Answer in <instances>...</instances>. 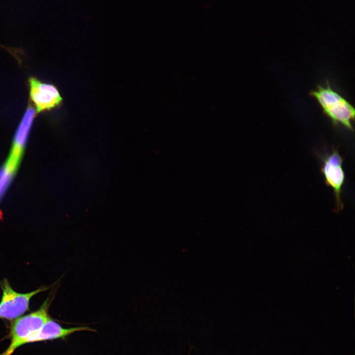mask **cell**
Masks as SVG:
<instances>
[{"instance_id":"cell-1","label":"cell","mask_w":355,"mask_h":355,"mask_svg":"<svg viewBox=\"0 0 355 355\" xmlns=\"http://www.w3.org/2000/svg\"><path fill=\"white\" fill-rule=\"evenodd\" d=\"M321 107L322 112L335 127L339 124L354 132L355 108L345 98L333 89L326 80L324 85L318 84L309 92Z\"/></svg>"},{"instance_id":"cell-5","label":"cell","mask_w":355,"mask_h":355,"mask_svg":"<svg viewBox=\"0 0 355 355\" xmlns=\"http://www.w3.org/2000/svg\"><path fill=\"white\" fill-rule=\"evenodd\" d=\"M29 83L30 98L36 107L37 113L50 110L61 101L60 93L54 86L42 83L33 77L29 78Z\"/></svg>"},{"instance_id":"cell-7","label":"cell","mask_w":355,"mask_h":355,"mask_svg":"<svg viewBox=\"0 0 355 355\" xmlns=\"http://www.w3.org/2000/svg\"><path fill=\"white\" fill-rule=\"evenodd\" d=\"M36 112L35 108L30 104H29L16 130L13 139L12 148L23 152L36 115Z\"/></svg>"},{"instance_id":"cell-4","label":"cell","mask_w":355,"mask_h":355,"mask_svg":"<svg viewBox=\"0 0 355 355\" xmlns=\"http://www.w3.org/2000/svg\"><path fill=\"white\" fill-rule=\"evenodd\" d=\"M322 162L321 172L323 174L325 183L331 187L334 192L335 202V211L338 213L344 208L341 198L342 186L344 184L345 175L343 169L344 159L338 150L333 148L330 153H326L320 157Z\"/></svg>"},{"instance_id":"cell-2","label":"cell","mask_w":355,"mask_h":355,"mask_svg":"<svg viewBox=\"0 0 355 355\" xmlns=\"http://www.w3.org/2000/svg\"><path fill=\"white\" fill-rule=\"evenodd\" d=\"M50 300L47 298L36 311L20 317L11 325L10 342L7 349L0 355H11L25 341L38 331L51 317L48 313Z\"/></svg>"},{"instance_id":"cell-6","label":"cell","mask_w":355,"mask_h":355,"mask_svg":"<svg viewBox=\"0 0 355 355\" xmlns=\"http://www.w3.org/2000/svg\"><path fill=\"white\" fill-rule=\"evenodd\" d=\"M84 330L95 331L94 329L86 326L64 328L59 323L50 318L38 331L25 341L24 345L31 343L56 339L65 340L71 334L75 332Z\"/></svg>"},{"instance_id":"cell-3","label":"cell","mask_w":355,"mask_h":355,"mask_svg":"<svg viewBox=\"0 0 355 355\" xmlns=\"http://www.w3.org/2000/svg\"><path fill=\"white\" fill-rule=\"evenodd\" d=\"M0 286L2 296L0 301V319L7 320L20 317L29 310L31 298L48 288L42 287L28 293H19L12 288L5 279L1 282Z\"/></svg>"}]
</instances>
